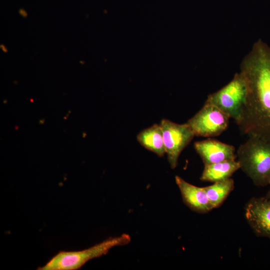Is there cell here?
<instances>
[{
  "label": "cell",
  "instance_id": "1",
  "mask_svg": "<svg viewBox=\"0 0 270 270\" xmlns=\"http://www.w3.org/2000/svg\"><path fill=\"white\" fill-rule=\"evenodd\" d=\"M246 97L237 123L242 132L270 138V46L261 39L244 57L239 72Z\"/></svg>",
  "mask_w": 270,
  "mask_h": 270
},
{
  "label": "cell",
  "instance_id": "2",
  "mask_svg": "<svg viewBox=\"0 0 270 270\" xmlns=\"http://www.w3.org/2000/svg\"><path fill=\"white\" fill-rule=\"evenodd\" d=\"M236 155L240 168L258 186L268 185L270 178V138L248 136Z\"/></svg>",
  "mask_w": 270,
  "mask_h": 270
},
{
  "label": "cell",
  "instance_id": "3",
  "mask_svg": "<svg viewBox=\"0 0 270 270\" xmlns=\"http://www.w3.org/2000/svg\"><path fill=\"white\" fill-rule=\"evenodd\" d=\"M130 242L128 234L109 238L88 248L77 251H60L38 270H76L89 260L107 254L113 247L127 244Z\"/></svg>",
  "mask_w": 270,
  "mask_h": 270
},
{
  "label": "cell",
  "instance_id": "4",
  "mask_svg": "<svg viewBox=\"0 0 270 270\" xmlns=\"http://www.w3.org/2000/svg\"><path fill=\"white\" fill-rule=\"evenodd\" d=\"M246 92L244 78L240 72H237L227 84L209 94L206 100L233 118L237 124L245 102Z\"/></svg>",
  "mask_w": 270,
  "mask_h": 270
},
{
  "label": "cell",
  "instance_id": "5",
  "mask_svg": "<svg viewBox=\"0 0 270 270\" xmlns=\"http://www.w3.org/2000/svg\"><path fill=\"white\" fill-rule=\"evenodd\" d=\"M230 118L212 104L206 101L202 108L186 122L194 136L214 137L228 127Z\"/></svg>",
  "mask_w": 270,
  "mask_h": 270
},
{
  "label": "cell",
  "instance_id": "6",
  "mask_svg": "<svg viewBox=\"0 0 270 270\" xmlns=\"http://www.w3.org/2000/svg\"><path fill=\"white\" fill-rule=\"evenodd\" d=\"M168 162L172 168H176L179 156L195 136L186 124H178L167 119L160 123Z\"/></svg>",
  "mask_w": 270,
  "mask_h": 270
},
{
  "label": "cell",
  "instance_id": "7",
  "mask_svg": "<svg viewBox=\"0 0 270 270\" xmlns=\"http://www.w3.org/2000/svg\"><path fill=\"white\" fill-rule=\"evenodd\" d=\"M245 218L258 236L270 239V198H252L244 208Z\"/></svg>",
  "mask_w": 270,
  "mask_h": 270
},
{
  "label": "cell",
  "instance_id": "8",
  "mask_svg": "<svg viewBox=\"0 0 270 270\" xmlns=\"http://www.w3.org/2000/svg\"><path fill=\"white\" fill-rule=\"evenodd\" d=\"M194 148L204 165L237 158L233 146L212 138L195 142Z\"/></svg>",
  "mask_w": 270,
  "mask_h": 270
},
{
  "label": "cell",
  "instance_id": "9",
  "mask_svg": "<svg viewBox=\"0 0 270 270\" xmlns=\"http://www.w3.org/2000/svg\"><path fill=\"white\" fill-rule=\"evenodd\" d=\"M175 180L183 202L191 210L198 213L204 214L214 208L204 187L194 186L178 176H176Z\"/></svg>",
  "mask_w": 270,
  "mask_h": 270
},
{
  "label": "cell",
  "instance_id": "10",
  "mask_svg": "<svg viewBox=\"0 0 270 270\" xmlns=\"http://www.w3.org/2000/svg\"><path fill=\"white\" fill-rule=\"evenodd\" d=\"M204 166L200 180L213 182L230 178L232 174L240 168V163L236 160H226Z\"/></svg>",
  "mask_w": 270,
  "mask_h": 270
},
{
  "label": "cell",
  "instance_id": "11",
  "mask_svg": "<svg viewBox=\"0 0 270 270\" xmlns=\"http://www.w3.org/2000/svg\"><path fill=\"white\" fill-rule=\"evenodd\" d=\"M138 142L148 150L162 156L166 154L162 131L161 126L154 124L138 133L136 136Z\"/></svg>",
  "mask_w": 270,
  "mask_h": 270
},
{
  "label": "cell",
  "instance_id": "12",
  "mask_svg": "<svg viewBox=\"0 0 270 270\" xmlns=\"http://www.w3.org/2000/svg\"><path fill=\"white\" fill-rule=\"evenodd\" d=\"M204 188L211 205L214 208H216L234 190V181L230 178Z\"/></svg>",
  "mask_w": 270,
  "mask_h": 270
},
{
  "label": "cell",
  "instance_id": "13",
  "mask_svg": "<svg viewBox=\"0 0 270 270\" xmlns=\"http://www.w3.org/2000/svg\"><path fill=\"white\" fill-rule=\"evenodd\" d=\"M20 14L24 17H26L27 14L26 12L24 10H20L19 11Z\"/></svg>",
  "mask_w": 270,
  "mask_h": 270
},
{
  "label": "cell",
  "instance_id": "14",
  "mask_svg": "<svg viewBox=\"0 0 270 270\" xmlns=\"http://www.w3.org/2000/svg\"><path fill=\"white\" fill-rule=\"evenodd\" d=\"M268 185L270 186V180H269V182H268ZM266 196L267 197V198H270V188L268 190V192L266 194Z\"/></svg>",
  "mask_w": 270,
  "mask_h": 270
},
{
  "label": "cell",
  "instance_id": "15",
  "mask_svg": "<svg viewBox=\"0 0 270 270\" xmlns=\"http://www.w3.org/2000/svg\"><path fill=\"white\" fill-rule=\"evenodd\" d=\"M0 48L4 52H7V49L4 46L1 44Z\"/></svg>",
  "mask_w": 270,
  "mask_h": 270
},
{
  "label": "cell",
  "instance_id": "16",
  "mask_svg": "<svg viewBox=\"0 0 270 270\" xmlns=\"http://www.w3.org/2000/svg\"><path fill=\"white\" fill-rule=\"evenodd\" d=\"M44 119H42V120H40L39 122V123L40 124H43L44 122Z\"/></svg>",
  "mask_w": 270,
  "mask_h": 270
},
{
  "label": "cell",
  "instance_id": "17",
  "mask_svg": "<svg viewBox=\"0 0 270 270\" xmlns=\"http://www.w3.org/2000/svg\"><path fill=\"white\" fill-rule=\"evenodd\" d=\"M18 128V126H15V129H16V130H17Z\"/></svg>",
  "mask_w": 270,
  "mask_h": 270
},
{
  "label": "cell",
  "instance_id": "18",
  "mask_svg": "<svg viewBox=\"0 0 270 270\" xmlns=\"http://www.w3.org/2000/svg\"><path fill=\"white\" fill-rule=\"evenodd\" d=\"M4 102L6 104L7 102V101L6 100H4Z\"/></svg>",
  "mask_w": 270,
  "mask_h": 270
},
{
  "label": "cell",
  "instance_id": "19",
  "mask_svg": "<svg viewBox=\"0 0 270 270\" xmlns=\"http://www.w3.org/2000/svg\"><path fill=\"white\" fill-rule=\"evenodd\" d=\"M30 101H31V102H32V100L31 99V100H30Z\"/></svg>",
  "mask_w": 270,
  "mask_h": 270
}]
</instances>
